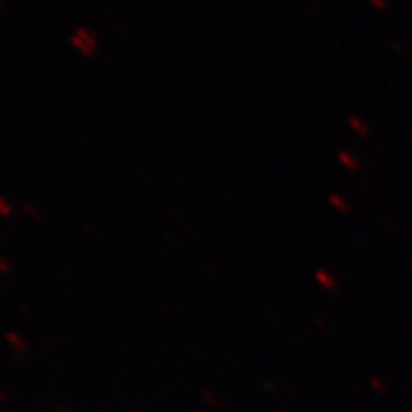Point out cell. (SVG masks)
<instances>
[{
  "label": "cell",
  "instance_id": "cell-1",
  "mask_svg": "<svg viewBox=\"0 0 412 412\" xmlns=\"http://www.w3.org/2000/svg\"><path fill=\"white\" fill-rule=\"evenodd\" d=\"M73 45L78 47L84 55L93 54V50L97 49V41H95V38L86 30H78V33L73 38Z\"/></svg>",
  "mask_w": 412,
  "mask_h": 412
},
{
  "label": "cell",
  "instance_id": "cell-4",
  "mask_svg": "<svg viewBox=\"0 0 412 412\" xmlns=\"http://www.w3.org/2000/svg\"><path fill=\"white\" fill-rule=\"evenodd\" d=\"M366 2L370 4L373 9H376V11H386L388 9L386 0H366Z\"/></svg>",
  "mask_w": 412,
  "mask_h": 412
},
{
  "label": "cell",
  "instance_id": "cell-2",
  "mask_svg": "<svg viewBox=\"0 0 412 412\" xmlns=\"http://www.w3.org/2000/svg\"><path fill=\"white\" fill-rule=\"evenodd\" d=\"M347 124H349V127H351V131L356 132L359 138H368V136H370V132H371L370 126H368V124L364 122L359 116H351V117H349Z\"/></svg>",
  "mask_w": 412,
  "mask_h": 412
},
{
  "label": "cell",
  "instance_id": "cell-3",
  "mask_svg": "<svg viewBox=\"0 0 412 412\" xmlns=\"http://www.w3.org/2000/svg\"><path fill=\"white\" fill-rule=\"evenodd\" d=\"M338 162L340 164H342L344 167H346V169H349V170H357V160L356 158H354L351 153L349 151H346V150H342V151H338Z\"/></svg>",
  "mask_w": 412,
  "mask_h": 412
}]
</instances>
